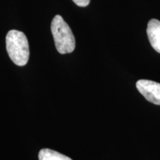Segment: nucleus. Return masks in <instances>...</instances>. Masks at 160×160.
Here are the masks:
<instances>
[{
	"instance_id": "nucleus-5",
	"label": "nucleus",
	"mask_w": 160,
	"mask_h": 160,
	"mask_svg": "<svg viewBox=\"0 0 160 160\" xmlns=\"http://www.w3.org/2000/svg\"><path fill=\"white\" fill-rule=\"evenodd\" d=\"M39 160H72L67 156L48 148L42 149L39 153Z\"/></svg>"
},
{
	"instance_id": "nucleus-4",
	"label": "nucleus",
	"mask_w": 160,
	"mask_h": 160,
	"mask_svg": "<svg viewBox=\"0 0 160 160\" xmlns=\"http://www.w3.org/2000/svg\"><path fill=\"white\" fill-rule=\"evenodd\" d=\"M147 34L152 48L160 53V21L156 19L150 20L148 24Z\"/></svg>"
},
{
	"instance_id": "nucleus-2",
	"label": "nucleus",
	"mask_w": 160,
	"mask_h": 160,
	"mask_svg": "<svg viewBox=\"0 0 160 160\" xmlns=\"http://www.w3.org/2000/svg\"><path fill=\"white\" fill-rule=\"evenodd\" d=\"M51 29L55 46L61 54L72 53L76 47L75 37L71 28L60 15L55 16L52 20Z\"/></svg>"
},
{
	"instance_id": "nucleus-6",
	"label": "nucleus",
	"mask_w": 160,
	"mask_h": 160,
	"mask_svg": "<svg viewBox=\"0 0 160 160\" xmlns=\"http://www.w3.org/2000/svg\"><path fill=\"white\" fill-rule=\"evenodd\" d=\"M91 0H73V2L76 5L79 7H86L89 5Z\"/></svg>"
},
{
	"instance_id": "nucleus-1",
	"label": "nucleus",
	"mask_w": 160,
	"mask_h": 160,
	"mask_svg": "<svg viewBox=\"0 0 160 160\" xmlns=\"http://www.w3.org/2000/svg\"><path fill=\"white\" fill-rule=\"evenodd\" d=\"M6 50L13 62L18 66H24L29 59V44L23 32L11 30L6 36Z\"/></svg>"
},
{
	"instance_id": "nucleus-3",
	"label": "nucleus",
	"mask_w": 160,
	"mask_h": 160,
	"mask_svg": "<svg viewBox=\"0 0 160 160\" xmlns=\"http://www.w3.org/2000/svg\"><path fill=\"white\" fill-rule=\"evenodd\" d=\"M137 88L150 102L160 105V83L148 79L137 81Z\"/></svg>"
}]
</instances>
